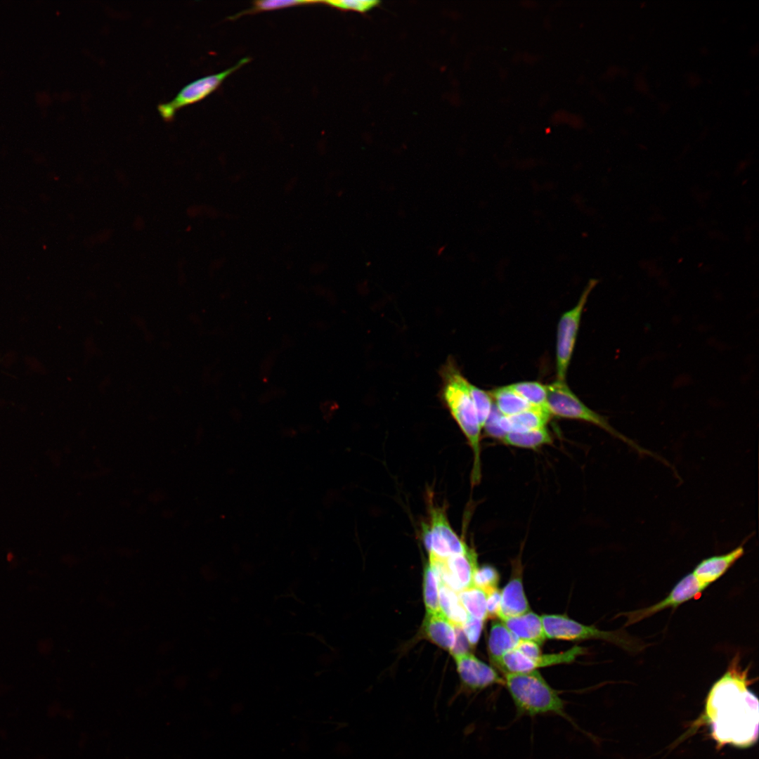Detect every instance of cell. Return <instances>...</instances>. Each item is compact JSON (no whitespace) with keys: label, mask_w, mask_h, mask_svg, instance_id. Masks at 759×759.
Returning <instances> with one entry per match:
<instances>
[{"label":"cell","mask_w":759,"mask_h":759,"mask_svg":"<svg viewBox=\"0 0 759 759\" xmlns=\"http://www.w3.org/2000/svg\"><path fill=\"white\" fill-rule=\"evenodd\" d=\"M749 666L742 668L737 654L726 672L711 687L706 715L714 739L720 745L748 747L758 737V699L749 689Z\"/></svg>","instance_id":"6da1fadb"},{"label":"cell","mask_w":759,"mask_h":759,"mask_svg":"<svg viewBox=\"0 0 759 759\" xmlns=\"http://www.w3.org/2000/svg\"><path fill=\"white\" fill-rule=\"evenodd\" d=\"M439 374L442 381L441 399L460 427L472 450L474 461L472 484H476L481 479V428L470 394V382L463 376L451 356H449L441 367Z\"/></svg>","instance_id":"7a4b0ae2"},{"label":"cell","mask_w":759,"mask_h":759,"mask_svg":"<svg viewBox=\"0 0 759 759\" xmlns=\"http://www.w3.org/2000/svg\"><path fill=\"white\" fill-rule=\"evenodd\" d=\"M504 675L505 685L514 703L517 718L555 715L564 719L580 732L586 733L566 712L564 701L538 670Z\"/></svg>","instance_id":"3957f363"},{"label":"cell","mask_w":759,"mask_h":759,"mask_svg":"<svg viewBox=\"0 0 759 759\" xmlns=\"http://www.w3.org/2000/svg\"><path fill=\"white\" fill-rule=\"evenodd\" d=\"M547 387V407L551 415L574 419L591 423L621 439L641 454L651 453L642 448L631 439L616 431L606 417L585 405L570 389L565 381L557 380Z\"/></svg>","instance_id":"277c9868"},{"label":"cell","mask_w":759,"mask_h":759,"mask_svg":"<svg viewBox=\"0 0 759 759\" xmlns=\"http://www.w3.org/2000/svg\"><path fill=\"white\" fill-rule=\"evenodd\" d=\"M541 618L546 638L564 640L601 639L629 651L642 649L640 644L623 631L600 630L594 625H585L564 615L545 614Z\"/></svg>","instance_id":"5b68a950"},{"label":"cell","mask_w":759,"mask_h":759,"mask_svg":"<svg viewBox=\"0 0 759 759\" xmlns=\"http://www.w3.org/2000/svg\"><path fill=\"white\" fill-rule=\"evenodd\" d=\"M250 60V58H242L232 67L220 72L199 78L185 85L172 100L158 105L157 110L160 115L165 122L171 121L179 110L204 100L220 87L226 78Z\"/></svg>","instance_id":"8992f818"},{"label":"cell","mask_w":759,"mask_h":759,"mask_svg":"<svg viewBox=\"0 0 759 759\" xmlns=\"http://www.w3.org/2000/svg\"><path fill=\"white\" fill-rule=\"evenodd\" d=\"M597 283V280H590L575 306L564 313L559 320L556 344L557 380L565 381L566 379L575 347L582 313L588 297Z\"/></svg>","instance_id":"52a82bcc"},{"label":"cell","mask_w":759,"mask_h":759,"mask_svg":"<svg viewBox=\"0 0 759 759\" xmlns=\"http://www.w3.org/2000/svg\"><path fill=\"white\" fill-rule=\"evenodd\" d=\"M422 534L429 554L440 559L464 554L469 550L451 528L445 511L440 507H432L430 526H423Z\"/></svg>","instance_id":"ba28073f"},{"label":"cell","mask_w":759,"mask_h":759,"mask_svg":"<svg viewBox=\"0 0 759 759\" xmlns=\"http://www.w3.org/2000/svg\"><path fill=\"white\" fill-rule=\"evenodd\" d=\"M429 564L439 584L457 592L472 586L473 576L478 567L476 554L470 548L464 554L451 555L446 559L429 554Z\"/></svg>","instance_id":"9c48e42d"},{"label":"cell","mask_w":759,"mask_h":759,"mask_svg":"<svg viewBox=\"0 0 759 759\" xmlns=\"http://www.w3.org/2000/svg\"><path fill=\"white\" fill-rule=\"evenodd\" d=\"M706 588L692 573H689L676 583L663 599L649 606L622 613L621 615L626 617L625 625H631L662 610L675 609L689 600L698 599Z\"/></svg>","instance_id":"30bf717a"},{"label":"cell","mask_w":759,"mask_h":759,"mask_svg":"<svg viewBox=\"0 0 759 759\" xmlns=\"http://www.w3.org/2000/svg\"><path fill=\"white\" fill-rule=\"evenodd\" d=\"M585 653V649L575 646L570 649L558 654H541L537 659H529L516 649L505 653L500 659L496 666L504 674L527 673L541 667L561 663H571L575 659Z\"/></svg>","instance_id":"8fae6325"},{"label":"cell","mask_w":759,"mask_h":759,"mask_svg":"<svg viewBox=\"0 0 759 759\" xmlns=\"http://www.w3.org/2000/svg\"><path fill=\"white\" fill-rule=\"evenodd\" d=\"M462 685L472 692L483 690L493 685H504L505 680L490 666L471 653L454 657Z\"/></svg>","instance_id":"7c38bea8"},{"label":"cell","mask_w":759,"mask_h":759,"mask_svg":"<svg viewBox=\"0 0 759 759\" xmlns=\"http://www.w3.org/2000/svg\"><path fill=\"white\" fill-rule=\"evenodd\" d=\"M745 552L743 545L720 555H715L701 561L692 573L707 587L722 577Z\"/></svg>","instance_id":"4fadbf2b"},{"label":"cell","mask_w":759,"mask_h":759,"mask_svg":"<svg viewBox=\"0 0 759 759\" xmlns=\"http://www.w3.org/2000/svg\"><path fill=\"white\" fill-rule=\"evenodd\" d=\"M500 620L520 641H531L540 644L546 639L541 616L534 612L529 611L517 616Z\"/></svg>","instance_id":"5bb4252c"},{"label":"cell","mask_w":759,"mask_h":759,"mask_svg":"<svg viewBox=\"0 0 759 759\" xmlns=\"http://www.w3.org/2000/svg\"><path fill=\"white\" fill-rule=\"evenodd\" d=\"M550 415L547 408L533 407L512 416L500 415L499 425L505 433L545 427Z\"/></svg>","instance_id":"9a60e30c"},{"label":"cell","mask_w":759,"mask_h":759,"mask_svg":"<svg viewBox=\"0 0 759 759\" xmlns=\"http://www.w3.org/2000/svg\"><path fill=\"white\" fill-rule=\"evenodd\" d=\"M424 635L439 647L450 651L455 642L454 625L441 613H427L422 625Z\"/></svg>","instance_id":"2e32d148"},{"label":"cell","mask_w":759,"mask_h":759,"mask_svg":"<svg viewBox=\"0 0 759 759\" xmlns=\"http://www.w3.org/2000/svg\"><path fill=\"white\" fill-rule=\"evenodd\" d=\"M530 611V606L526 597L521 578H512L501 590L500 619L514 617Z\"/></svg>","instance_id":"e0dca14e"},{"label":"cell","mask_w":759,"mask_h":759,"mask_svg":"<svg viewBox=\"0 0 759 759\" xmlns=\"http://www.w3.org/2000/svg\"><path fill=\"white\" fill-rule=\"evenodd\" d=\"M519 640L501 622L493 623L488 640V654L495 666L507 651L516 648Z\"/></svg>","instance_id":"ac0fdd59"},{"label":"cell","mask_w":759,"mask_h":759,"mask_svg":"<svg viewBox=\"0 0 759 759\" xmlns=\"http://www.w3.org/2000/svg\"><path fill=\"white\" fill-rule=\"evenodd\" d=\"M439 604L441 612L454 626H462L469 614L462 605L457 592L439 584Z\"/></svg>","instance_id":"d6986e66"},{"label":"cell","mask_w":759,"mask_h":759,"mask_svg":"<svg viewBox=\"0 0 759 759\" xmlns=\"http://www.w3.org/2000/svg\"><path fill=\"white\" fill-rule=\"evenodd\" d=\"M493 403L498 412L504 416H512L527 410L531 406L517 394L510 387L504 386L489 391Z\"/></svg>","instance_id":"ffe728a7"},{"label":"cell","mask_w":759,"mask_h":759,"mask_svg":"<svg viewBox=\"0 0 759 759\" xmlns=\"http://www.w3.org/2000/svg\"><path fill=\"white\" fill-rule=\"evenodd\" d=\"M501 441L509 446L533 449L552 443V437L545 427L524 432H508Z\"/></svg>","instance_id":"44dd1931"},{"label":"cell","mask_w":759,"mask_h":759,"mask_svg":"<svg viewBox=\"0 0 759 759\" xmlns=\"http://www.w3.org/2000/svg\"><path fill=\"white\" fill-rule=\"evenodd\" d=\"M458 595L469 616L482 621L487 618V594L484 590L472 585L458 592Z\"/></svg>","instance_id":"7402d4cb"},{"label":"cell","mask_w":759,"mask_h":759,"mask_svg":"<svg viewBox=\"0 0 759 759\" xmlns=\"http://www.w3.org/2000/svg\"><path fill=\"white\" fill-rule=\"evenodd\" d=\"M321 4V1L319 0H263L256 1L252 3V6L242 11H240L235 15L228 17V20H236L242 16L246 15H254L256 13L271 11L275 10H280L283 8H287L294 6H307L309 4Z\"/></svg>","instance_id":"603a6c76"},{"label":"cell","mask_w":759,"mask_h":759,"mask_svg":"<svg viewBox=\"0 0 759 759\" xmlns=\"http://www.w3.org/2000/svg\"><path fill=\"white\" fill-rule=\"evenodd\" d=\"M509 387L531 406L547 409L546 385L527 381L511 384Z\"/></svg>","instance_id":"cb8c5ba5"},{"label":"cell","mask_w":759,"mask_h":759,"mask_svg":"<svg viewBox=\"0 0 759 759\" xmlns=\"http://www.w3.org/2000/svg\"><path fill=\"white\" fill-rule=\"evenodd\" d=\"M439 582L430 564H427L423 576V597L427 613L441 612L439 604Z\"/></svg>","instance_id":"d4e9b609"},{"label":"cell","mask_w":759,"mask_h":759,"mask_svg":"<svg viewBox=\"0 0 759 759\" xmlns=\"http://www.w3.org/2000/svg\"><path fill=\"white\" fill-rule=\"evenodd\" d=\"M469 391L479 425L483 429L493 405L492 398L489 392L476 387L472 383L469 384Z\"/></svg>","instance_id":"484cf974"},{"label":"cell","mask_w":759,"mask_h":759,"mask_svg":"<svg viewBox=\"0 0 759 759\" xmlns=\"http://www.w3.org/2000/svg\"><path fill=\"white\" fill-rule=\"evenodd\" d=\"M500 575L491 565L477 567L473 576L472 585L484 590L486 594L498 588Z\"/></svg>","instance_id":"4316f807"},{"label":"cell","mask_w":759,"mask_h":759,"mask_svg":"<svg viewBox=\"0 0 759 759\" xmlns=\"http://www.w3.org/2000/svg\"><path fill=\"white\" fill-rule=\"evenodd\" d=\"M321 4L343 11L366 13L378 6L380 1L375 0H330L321 1Z\"/></svg>","instance_id":"83f0119b"},{"label":"cell","mask_w":759,"mask_h":759,"mask_svg":"<svg viewBox=\"0 0 759 759\" xmlns=\"http://www.w3.org/2000/svg\"><path fill=\"white\" fill-rule=\"evenodd\" d=\"M484 621L475 618L471 616L462 625V628L471 647H476L479 642L483 629Z\"/></svg>","instance_id":"f1b7e54d"},{"label":"cell","mask_w":759,"mask_h":759,"mask_svg":"<svg viewBox=\"0 0 759 759\" xmlns=\"http://www.w3.org/2000/svg\"><path fill=\"white\" fill-rule=\"evenodd\" d=\"M455 642L452 650L450 651V654L453 655V657H455L460 655L469 653V650L471 647L468 642V640L465 635L462 627L455 626Z\"/></svg>","instance_id":"f546056e"},{"label":"cell","mask_w":759,"mask_h":759,"mask_svg":"<svg viewBox=\"0 0 759 759\" xmlns=\"http://www.w3.org/2000/svg\"><path fill=\"white\" fill-rule=\"evenodd\" d=\"M501 591L498 588L487 594V618L498 617L500 610Z\"/></svg>","instance_id":"4dcf8cb0"},{"label":"cell","mask_w":759,"mask_h":759,"mask_svg":"<svg viewBox=\"0 0 759 759\" xmlns=\"http://www.w3.org/2000/svg\"><path fill=\"white\" fill-rule=\"evenodd\" d=\"M515 649L531 659L541 655L539 644L531 641H519Z\"/></svg>","instance_id":"1f68e13d"}]
</instances>
